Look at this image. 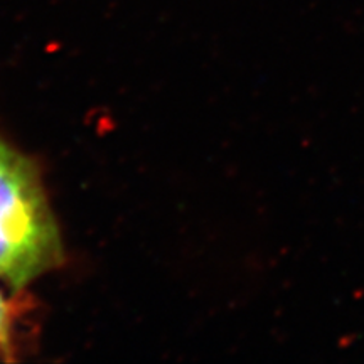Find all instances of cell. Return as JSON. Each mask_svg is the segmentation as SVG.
Masks as SVG:
<instances>
[{
	"label": "cell",
	"mask_w": 364,
	"mask_h": 364,
	"mask_svg": "<svg viewBox=\"0 0 364 364\" xmlns=\"http://www.w3.org/2000/svg\"><path fill=\"white\" fill-rule=\"evenodd\" d=\"M61 262V235L38 167L0 136V279L22 289Z\"/></svg>",
	"instance_id": "1"
},
{
	"label": "cell",
	"mask_w": 364,
	"mask_h": 364,
	"mask_svg": "<svg viewBox=\"0 0 364 364\" xmlns=\"http://www.w3.org/2000/svg\"><path fill=\"white\" fill-rule=\"evenodd\" d=\"M7 331H9V307L7 302L0 295V344L7 339Z\"/></svg>",
	"instance_id": "2"
}]
</instances>
